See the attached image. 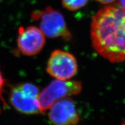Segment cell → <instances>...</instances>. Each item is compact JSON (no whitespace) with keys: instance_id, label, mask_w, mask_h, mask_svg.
<instances>
[{"instance_id":"cell-8","label":"cell","mask_w":125,"mask_h":125,"mask_svg":"<svg viewBox=\"0 0 125 125\" xmlns=\"http://www.w3.org/2000/svg\"><path fill=\"white\" fill-rule=\"evenodd\" d=\"M88 0H62L63 7L70 10H76L87 4Z\"/></svg>"},{"instance_id":"cell-10","label":"cell","mask_w":125,"mask_h":125,"mask_svg":"<svg viewBox=\"0 0 125 125\" xmlns=\"http://www.w3.org/2000/svg\"><path fill=\"white\" fill-rule=\"evenodd\" d=\"M96 1L104 4H108L114 2L115 0H96Z\"/></svg>"},{"instance_id":"cell-1","label":"cell","mask_w":125,"mask_h":125,"mask_svg":"<svg viewBox=\"0 0 125 125\" xmlns=\"http://www.w3.org/2000/svg\"><path fill=\"white\" fill-rule=\"evenodd\" d=\"M90 37L93 48L104 59L125 61V9L116 4L100 9L92 18Z\"/></svg>"},{"instance_id":"cell-4","label":"cell","mask_w":125,"mask_h":125,"mask_svg":"<svg viewBox=\"0 0 125 125\" xmlns=\"http://www.w3.org/2000/svg\"><path fill=\"white\" fill-rule=\"evenodd\" d=\"M38 87L30 83L16 86L10 94V101L17 111L27 115L43 114L38 102Z\"/></svg>"},{"instance_id":"cell-2","label":"cell","mask_w":125,"mask_h":125,"mask_svg":"<svg viewBox=\"0 0 125 125\" xmlns=\"http://www.w3.org/2000/svg\"><path fill=\"white\" fill-rule=\"evenodd\" d=\"M32 19L39 21L41 30L49 38H61L70 41L71 33L67 27L62 14L48 7L42 10H36L31 15Z\"/></svg>"},{"instance_id":"cell-5","label":"cell","mask_w":125,"mask_h":125,"mask_svg":"<svg viewBox=\"0 0 125 125\" xmlns=\"http://www.w3.org/2000/svg\"><path fill=\"white\" fill-rule=\"evenodd\" d=\"M77 70L78 64L74 56L62 50L53 52L47 62V73L57 79L69 80Z\"/></svg>"},{"instance_id":"cell-9","label":"cell","mask_w":125,"mask_h":125,"mask_svg":"<svg viewBox=\"0 0 125 125\" xmlns=\"http://www.w3.org/2000/svg\"><path fill=\"white\" fill-rule=\"evenodd\" d=\"M5 85V79L0 72V94L2 93V89L4 88V86Z\"/></svg>"},{"instance_id":"cell-11","label":"cell","mask_w":125,"mask_h":125,"mask_svg":"<svg viewBox=\"0 0 125 125\" xmlns=\"http://www.w3.org/2000/svg\"><path fill=\"white\" fill-rule=\"evenodd\" d=\"M119 5L125 9V0H120Z\"/></svg>"},{"instance_id":"cell-3","label":"cell","mask_w":125,"mask_h":125,"mask_svg":"<svg viewBox=\"0 0 125 125\" xmlns=\"http://www.w3.org/2000/svg\"><path fill=\"white\" fill-rule=\"evenodd\" d=\"M82 83L77 81L54 80L40 92L38 102L43 114L56 101L63 98L78 94L82 90Z\"/></svg>"},{"instance_id":"cell-12","label":"cell","mask_w":125,"mask_h":125,"mask_svg":"<svg viewBox=\"0 0 125 125\" xmlns=\"http://www.w3.org/2000/svg\"><path fill=\"white\" fill-rule=\"evenodd\" d=\"M121 125H125V122H123Z\"/></svg>"},{"instance_id":"cell-7","label":"cell","mask_w":125,"mask_h":125,"mask_svg":"<svg viewBox=\"0 0 125 125\" xmlns=\"http://www.w3.org/2000/svg\"><path fill=\"white\" fill-rule=\"evenodd\" d=\"M50 109L49 118L54 125H76L79 122L75 104L70 97L56 101Z\"/></svg>"},{"instance_id":"cell-6","label":"cell","mask_w":125,"mask_h":125,"mask_svg":"<svg viewBox=\"0 0 125 125\" xmlns=\"http://www.w3.org/2000/svg\"><path fill=\"white\" fill-rule=\"evenodd\" d=\"M45 43V35L35 26L21 27L19 29L17 45L19 51L25 56L39 53Z\"/></svg>"}]
</instances>
